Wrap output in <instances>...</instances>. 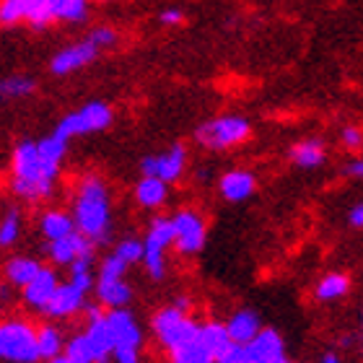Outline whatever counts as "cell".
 <instances>
[{"label":"cell","instance_id":"obj_26","mask_svg":"<svg viewBox=\"0 0 363 363\" xmlns=\"http://www.w3.org/2000/svg\"><path fill=\"white\" fill-rule=\"evenodd\" d=\"M350 291V278L345 272H327L322 278L317 280V286H314V296H317V301H340L342 296H348Z\"/></svg>","mask_w":363,"mask_h":363},{"label":"cell","instance_id":"obj_33","mask_svg":"<svg viewBox=\"0 0 363 363\" xmlns=\"http://www.w3.org/2000/svg\"><path fill=\"white\" fill-rule=\"evenodd\" d=\"M143 252H145L143 239H135V236H128V239H122V242L114 247V255L125 259L128 265H138V262H143Z\"/></svg>","mask_w":363,"mask_h":363},{"label":"cell","instance_id":"obj_37","mask_svg":"<svg viewBox=\"0 0 363 363\" xmlns=\"http://www.w3.org/2000/svg\"><path fill=\"white\" fill-rule=\"evenodd\" d=\"M218 363H257L255 361V356L250 353V348L247 345H239V342H234L231 348L223 353V356L218 358Z\"/></svg>","mask_w":363,"mask_h":363},{"label":"cell","instance_id":"obj_22","mask_svg":"<svg viewBox=\"0 0 363 363\" xmlns=\"http://www.w3.org/2000/svg\"><path fill=\"white\" fill-rule=\"evenodd\" d=\"M197 340L211 350V356L216 358V361L234 345L231 335H228L226 322H216V319H211V322H200V335H197Z\"/></svg>","mask_w":363,"mask_h":363},{"label":"cell","instance_id":"obj_31","mask_svg":"<svg viewBox=\"0 0 363 363\" xmlns=\"http://www.w3.org/2000/svg\"><path fill=\"white\" fill-rule=\"evenodd\" d=\"M18 236H21V213L11 208V211L0 218V247H13L18 244Z\"/></svg>","mask_w":363,"mask_h":363},{"label":"cell","instance_id":"obj_15","mask_svg":"<svg viewBox=\"0 0 363 363\" xmlns=\"http://www.w3.org/2000/svg\"><path fill=\"white\" fill-rule=\"evenodd\" d=\"M57 286H60V278H57V272L52 270V267H42L39 270V275L34 280H31L29 286H23V303L29 306L31 311H45V306L50 303V298L55 296V291H57Z\"/></svg>","mask_w":363,"mask_h":363},{"label":"cell","instance_id":"obj_18","mask_svg":"<svg viewBox=\"0 0 363 363\" xmlns=\"http://www.w3.org/2000/svg\"><path fill=\"white\" fill-rule=\"evenodd\" d=\"M288 161L298 169H319L327 161L325 140L319 138H306L288 148Z\"/></svg>","mask_w":363,"mask_h":363},{"label":"cell","instance_id":"obj_1","mask_svg":"<svg viewBox=\"0 0 363 363\" xmlns=\"http://www.w3.org/2000/svg\"><path fill=\"white\" fill-rule=\"evenodd\" d=\"M60 169L42 161L34 140H21L11 156V192L23 203H42L55 192Z\"/></svg>","mask_w":363,"mask_h":363},{"label":"cell","instance_id":"obj_32","mask_svg":"<svg viewBox=\"0 0 363 363\" xmlns=\"http://www.w3.org/2000/svg\"><path fill=\"white\" fill-rule=\"evenodd\" d=\"M65 356L73 363H96L94 361V350H91L86 333H78V335H73V337H68V342H65Z\"/></svg>","mask_w":363,"mask_h":363},{"label":"cell","instance_id":"obj_30","mask_svg":"<svg viewBox=\"0 0 363 363\" xmlns=\"http://www.w3.org/2000/svg\"><path fill=\"white\" fill-rule=\"evenodd\" d=\"M169 358H172V363H218L200 340H192L182 348L169 350Z\"/></svg>","mask_w":363,"mask_h":363},{"label":"cell","instance_id":"obj_17","mask_svg":"<svg viewBox=\"0 0 363 363\" xmlns=\"http://www.w3.org/2000/svg\"><path fill=\"white\" fill-rule=\"evenodd\" d=\"M257 189V177L247 169H231L218 179V192L228 203H244Z\"/></svg>","mask_w":363,"mask_h":363},{"label":"cell","instance_id":"obj_11","mask_svg":"<svg viewBox=\"0 0 363 363\" xmlns=\"http://www.w3.org/2000/svg\"><path fill=\"white\" fill-rule=\"evenodd\" d=\"M84 311L86 337H89V345L94 350V361L109 363L114 358V337L109 333V325H106V311H101V306H96V303H89Z\"/></svg>","mask_w":363,"mask_h":363},{"label":"cell","instance_id":"obj_13","mask_svg":"<svg viewBox=\"0 0 363 363\" xmlns=\"http://www.w3.org/2000/svg\"><path fill=\"white\" fill-rule=\"evenodd\" d=\"M106 325L114 337V350L117 348H138L143 345V330L138 325L135 314L125 309H106Z\"/></svg>","mask_w":363,"mask_h":363},{"label":"cell","instance_id":"obj_43","mask_svg":"<svg viewBox=\"0 0 363 363\" xmlns=\"http://www.w3.org/2000/svg\"><path fill=\"white\" fill-rule=\"evenodd\" d=\"M174 306L182 311H189V306H192V301H189V296H177L174 298Z\"/></svg>","mask_w":363,"mask_h":363},{"label":"cell","instance_id":"obj_38","mask_svg":"<svg viewBox=\"0 0 363 363\" xmlns=\"http://www.w3.org/2000/svg\"><path fill=\"white\" fill-rule=\"evenodd\" d=\"M340 140L348 151H361L363 148V130L358 125H345L340 130Z\"/></svg>","mask_w":363,"mask_h":363},{"label":"cell","instance_id":"obj_12","mask_svg":"<svg viewBox=\"0 0 363 363\" xmlns=\"http://www.w3.org/2000/svg\"><path fill=\"white\" fill-rule=\"evenodd\" d=\"M99 50L89 37L81 39V42H73V45L62 47L60 52L52 55V60H50V73L52 76H70V73H76V70L86 68L91 62L99 57Z\"/></svg>","mask_w":363,"mask_h":363},{"label":"cell","instance_id":"obj_3","mask_svg":"<svg viewBox=\"0 0 363 363\" xmlns=\"http://www.w3.org/2000/svg\"><path fill=\"white\" fill-rule=\"evenodd\" d=\"M252 135V122L242 114H220L213 120L197 125L195 140L205 151H228L247 143Z\"/></svg>","mask_w":363,"mask_h":363},{"label":"cell","instance_id":"obj_23","mask_svg":"<svg viewBox=\"0 0 363 363\" xmlns=\"http://www.w3.org/2000/svg\"><path fill=\"white\" fill-rule=\"evenodd\" d=\"M78 231L73 213L65 211H45L39 216V234L45 236L47 242H57L62 236Z\"/></svg>","mask_w":363,"mask_h":363},{"label":"cell","instance_id":"obj_21","mask_svg":"<svg viewBox=\"0 0 363 363\" xmlns=\"http://www.w3.org/2000/svg\"><path fill=\"white\" fill-rule=\"evenodd\" d=\"M96 298L99 303H104L106 309H125L133 301V288L125 278L114 280H99L96 278Z\"/></svg>","mask_w":363,"mask_h":363},{"label":"cell","instance_id":"obj_45","mask_svg":"<svg viewBox=\"0 0 363 363\" xmlns=\"http://www.w3.org/2000/svg\"><path fill=\"white\" fill-rule=\"evenodd\" d=\"M45 363H73V361H70V358L65 356V353H60V356L50 358V361H45Z\"/></svg>","mask_w":363,"mask_h":363},{"label":"cell","instance_id":"obj_34","mask_svg":"<svg viewBox=\"0 0 363 363\" xmlns=\"http://www.w3.org/2000/svg\"><path fill=\"white\" fill-rule=\"evenodd\" d=\"M128 262L122 257H117V255H106L104 259H101V265H99V272L96 278L99 280H114V278H125V272H128Z\"/></svg>","mask_w":363,"mask_h":363},{"label":"cell","instance_id":"obj_16","mask_svg":"<svg viewBox=\"0 0 363 363\" xmlns=\"http://www.w3.org/2000/svg\"><path fill=\"white\" fill-rule=\"evenodd\" d=\"M89 247H96V244L91 242V239H86L81 231H73V234L62 236V239H57V242L47 244V257H50L52 265L70 267L86 250H89Z\"/></svg>","mask_w":363,"mask_h":363},{"label":"cell","instance_id":"obj_46","mask_svg":"<svg viewBox=\"0 0 363 363\" xmlns=\"http://www.w3.org/2000/svg\"><path fill=\"white\" fill-rule=\"evenodd\" d=\"M361 327H363V309H361Z\"/></svg>","mask_w":363,"mask_h":363},{"label":"cell","instance_id":"obj_27","mask_svg":"<svg viewBox=\"0 0 363 363\" xmlns=\"http://www.w3.org/2000/svg\"><path fill=\"white\" fill-rule=\"evenodd\" d=\"M65 335L57 330L55 325H42L37 330V345H39V358L50 361V358L65 353Z\"/></svg>","mask_w":363,"mask_h":363},{"label":"cell","instance_id":"obj_7","mask_svg":"<svg viewBox=\"0 0 363 363\" xmlns=\"http://www.w3.org/2000/svg\"><path fill=\"white\" fill-rule=\"evenodd\" d=\"M143 267L151 280L167 278V250L174 247V223L167 216H156L143 236Z\"/></svg>","mask_w":363,"mask_h":363},{"label":"cell","instance_id":"obj_29","mask_svg":"<svg viewBox=\"0 0 363 363\" xmlns=\"http://www.w3.org/2000/svg\"><path fill=\"white\" fill-rule=\"evenodd\" d=\"M37 91V81L31 76H6L0 78V99H26Z\"/></svg>","mask_w":363,"mask_h":363},{"label":"cell","instance_id":"obj_20","mask_svg":"<svg viewBox=\"0 0 363 363\" xmlns=\"http://www.w3.org/2000/svg\"><path fill=\"white\" fill-rule=\"evenodd\" d=\"M247 348H250V353L255 356L257 363H270V361H275V358L286 356L283 335H280L278 330H272V327H262L259 335L247 345Z\"/></svg>","mask_w":363,"mask_h":363},{"label":"cell","instance_id":"obj_41","mask_svg":"<svg viewBox=\"0 0 363 363\" xmlns=\"http://www.w3.org/2000/svg\"><path fill=\"white\" fill-rule=\"evenodd\" d=\"M342 174L350 177V179H363V156L348 161V164H345V169H342Z\"/></svg>","mask_w":363,"mask_h":363},{"label":"cell","instance_id":"obj_2","mask_svg":"<svg viewBox=\"0 0 363 363\" xmlns=\"http://www.w3.org/2000/svg\"><path fill=\"white\" fill-rule=\"evenodd\" d=\"M73 218L78 231L96 247L112 239V200L101 177L86 174L78 182L73 197Z\"/></svg>","mask_w":363,"mask_h":363},{"label":"cell","instance_id":"obj_4","mask_svg":"<svg viewBox=\"0 0 363 363\" xmlns=\"http://www.w3.org/2000/svg\"><path fill=\"white\" fill-rule=\"evenodd\" d=\"M23 21L31 29H47L52 23H84L89 18V0H21Z\"/></svg>","mask_w":363,"mask_h":363},{"label":"cell","instance_id":"obj_19","mask_svg":"<svg viewBox=\"0 0 363 363\" xmlns=\"http://www.w3.org/2000/svg\"><path fill=\"white\" fill-rule=\"evenodd\" d=\"M226 327H228L231 340L239 342V345H250V342L259 335V330H262V319H259L257 311L236 309L234 314L226 319Z\"/></svg>","mask_w":363,"mask_h":363},{"label":"cell","instance_id":"obj_36","mask_svg":"<svg viewBox=\"0 0 363 363\" xmlns=\"http://www.w3.org/2000/svg\"><path fill=\"white\" fill-rule=\"evenodd\" d=\"M89 39L99 50H112V47L120 42V34H117V29H112V26H96V29L89 31Z\"/></svg>","mask_w":363,"mask_h":363},{"label":"cell","instance_id":"obj_42","mask_svg":"<svg viewBox=\"0 0 363 363\" xmlns=\"http://www.w3.org/2000/svg\"><path fill=\"white\" fill-rule=\"evenodd\" d=\"M348 223L353 228H363V203H356L348 211Z\"/></svg>","mask_w":363,"mask_h":363},{"label":"cell","instance_id":"obj_9","mask_svg":"<svg viewBox=\"0 0 363 363\" xmlns=\"http://www.w3.org/2000/svg\"><path fill=\"white\" fill-rule=\"evenodd\" d=\"M174 223V250L184 257H195L197 252H203L205 239H208V226L205 218L197 211L182 208L172 216Z\"/></svg>","mask_w":363,"mask_h":363},{"label":"cell","instance_id":"obj_25","mask_svg":"<svg viewBox=\"0 0 363 363\" xmlns=\"http://www.w3.org/2000/svg\"><path fill=\"white\" fill-rule=\"evenodd\" d=\"M169 200V182L159 179V177H140L135 184V203L140 208L156 211Z\"/></svg>","mask_w":363,"mask_h":363},{"label":"cell","instance_id":"obj_39","mask_svg":"<svg viewBox=\"0 0 363 363\" xmlns=\"http://www.w3.org/2000/svg\"><path fill=\"white\" fill-rule=\"evenodd\" d=\"M159 21L164 23V26H179V23H184V11L182 8H164L159 13Z\"/></svg>","mask_w":363,"mask_h":363},{"label":"cell","instance_id":"obj_14","mask_svg":"<svg viewBox=\"0 0 363 363\" xmlns=\"http://www.w3.org/2000/svg\"><path fill=\"white\" fill-rule=\"evenodd\" d=\"M89 303H86V294L84 291H78L73 283H60L57 286V291H55V296L50 298V303L45 306V314L47 319H68L73 317V314H78V311H84Z\"/></svg>","mask_w":363,"mask_h":363},{"label":"cell","instance_id":"obj_24","mask_svg":"<svg viewBox=\"0 0 363 363\" xmlns=\"http://www.w3.org/2000/svg\"><path fill=\"white\" fill-rule=\"evenodd\" d=\"M42 267H45V265H42L37 257L16 255V257H11L6 265H3V272H6V280L11 283V286H13V288H23V286H29L31 280L37 278Z\"/></svg>","mask_w":363,"mask_h":363},{"label":"cell","instance_id":"obj_28","mask_svg":"<svg viewBox=\"0 0 363 363\" xmlns=\"http://www.w3.org/2000/svg\"><path fill=\"white\" fill-rule=\"evenodd\" d=\"M68 143L70 140L60 138L57 133H50V135H45L42 140H37L39 156H42V161H47L50 167L60 169L62 161H65V153H68Z\"/></svg>","mask_w":363,"mask_h":363},{"label":"cell","instance_id":"obj_40","mask_svg":"<svg viewBox=\"0 0 363 363\" xmlns=\"http://www.w3.org/2000/svg\"><path fill=\"white\" fill-rule=\"evenodd\" d=\"M114 363H140V350L138 348H117L114 350Z\"/></svg>","mask_w":363,"mask_h":363},{"label":"cell","instance_id":"obj_8","mask_svg":"<svg viewBox=\"0 0 363 363\" xmlns=\"http://www.w3.org/2000/svg\"><path fill=\"white\" fill-rule=\"evenodd\" d=\"M112 120H114V112L106 101H89V104H84L81 109H76V112L65 114V117L55 125L52 133H57L60 138L70 140V138H76V135L101 133V130H106L112 125Z\"/></svg>","mask_w":363,"mask_h":363},{"label":"cell","instance_id":"obj_10","mask_svg":"<svg viewBox=\"0 0 363 363\" xmlns=\"http://www.w3.org/2000/svg\"><path fill=\"white\" fill-rule=\"evenodd\" d=\"M184 167H187V148L182 143H174L172 148H167V151L145 156V159L140 161L143 177H159V179L169 182V184L184 174Z\"/></svg>","mask_w":363,"mask_h":363},{"label":"cell","instance_id":"obj_5","mask_svg":"<svg viewBox=\"0 0 363 363\" xmlns=\"http://www.w3.org/2000/svg\"><path fill=\"white\" fill-rule=\"evenodd\" d=\"M0 361L8 363H39L37 330L26 319H3L0 322Z\"/></svg>","mask_w":363,"mask_h":363},{"label":"cell","instance_id":"obj_6","mask_svg":"<svg viewBox=\"0 0 363 363\" xmlns=\"http://www.w3.org/2000/svg\"><path fill=\"white\" fill-rule=\"evenodd\" d=\"M151 327L156 340L167 350L182 348V345L197 340V335H200V322L195 317H189V311L177 309L174 303L156 311Z\"/></svg>","mask_w":363,"mask_h":363},{"label":"cell","instance_id":"obj_35","mask_svg":"<svg viewBox=\"0 0 363 363\" xmlns=\"http://www.w3.org/2000/svg\"><path fill=\"white\" fill-rule=\"evenodd\" d=\"M23 21L21 0H0V26H16Z\"/></svg>","mask_w":363,"mask_h":363},{"label":"cell","instance_id":"obj_44","mask_svg":"<svg viewBox=\"0 0 363 363\" xmlns=\"http://www.w3.org/2000/svg\"><path fill=\"white\" fill-rule=\"evenodd\" d=\"M319 363H342V358H340V356H335V353H325Z\"/></svg>","mask_w":363,"mask_h":363}]
</instances>
